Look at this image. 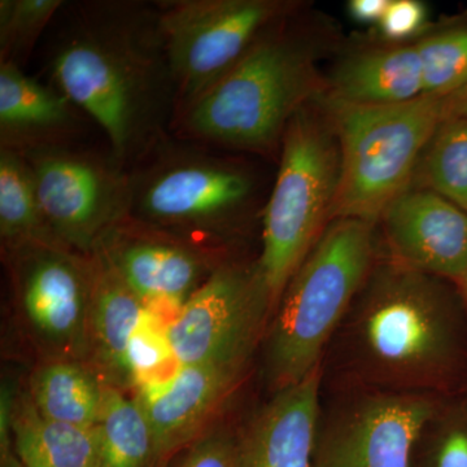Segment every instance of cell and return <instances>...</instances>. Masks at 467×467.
<instances>
[{
	"instance_id": "6da1fadb",
	"label": "cell",
	"mask_w": 467,
	"mask_h": 467,
	"mask_svg": "<svg viewBox=\"0 0 467 467\" xmlns=\"http://www.w3.org/2000/svg\"><path fill=\"white\" fill-rule=\"evenodd\" d=\"M43 76L133 167L171 134L177 91L155 2H64L41 43Z\"/></svg>"
},
{
	"instance_id": "7a4b0ae2",
	"label": "cell",
	"mask_w": 467,
	"mask_h": 467,
	"mask_svg": "<svg viewBox=\"0 0 467 467\" xmlns=\"http://www.w3.org/2000/svg\"><path fill=\"white\" fill-rule=\"evenodd\" d=\"M282 20L220 81L177 112L171 134L230 152L279 155L292 117L317 88L308 48L285 32Z\"/></svg>"
},
{
	"instance_id": "3957f363",
	"label": "cell",
	"mask_w": 467,
	"mask_h": 467,
	"mask_svg": "<svg viewBox=\"0 0 467 467\" xmlns=\"http://www.w3.org/2000/svg\"><path fill=\"white\" fill-rule=\"evenodd\" d=\"M226 152L168 134L129 169L130 216L223 254L221 242L266 205L254 171Z\"/></svg>"
},
{
	"instance_id": "277c9868",
	"label": "cell",
	"mask_w": 467,
	"mask_h": 467,
	"mask_svg": "<svg viewBox=\"0 0 467 467\" xmlns=\"http://www.w3.org/2000/svg\"><path fill=\"white\" fill-rule=\"evenodd\" d=\"M374 256L373 223H328L285 285L267 337L266 367L275 391L318 368L319 358Z\"/></svg>"
},
{
	"instance_id": "5b68a950",
	"label": "cell",
	"mask_w": 467,
	"mask_h": 467,
	"mask_svg": "<svg viewBox=\"0 0 467 467\" xmlns=\"http://www.w3.org/2000/svg\"><path fill=\"white\" fill-rule=\"evenodd\" d=\"M459 94L423 95L395 106L333 100L331 124L339 142L340 178L331 221L376 223L387 205L409 189L420 153L439 125L456 113Z\"/></svg>"
},
{
	"instance_id": "8992f818",
	"label": "cell",
	"mask_w": 467,
	"mask_h": 467,
	"mask_svg": "<svg viewBox=\"0 0 467 467\" xmlns=\"http://www.w3.org/2000/svg\"><path fill=\"white\" fill-rule=\"evenodd\" d=\"M278 161L261 221V254L254 263L273 315L285 285L331 221L340 178L333 124L303 107L285 129Z\"/></svg>"
},
{
	"instance_id": "52a82bcc",
	"label": "cell",
	"mask_w": 467,
	"mask_h": 467,
	"mask_svg": "<svg viewBox=\"0 0 467 467\" xmlns=\"http://www.w3.org/2000/svg\"><path fill=\"white\" fill-rule=\"evenodd\" d=\"M32 171L43 214L57 241L91 254L130 216V171L104 147L79 143L20 153Z\"/></svg>"
},
{
	"instance_id": "ba28073f",
	"label": "cell",
	"mask_w": 467,
	"mask_h": 467,
	"mask_svg": "<svg viewBox=\"0 0 467 467\" xmlns=\"http://www.w3.org/2000/svg\"><path fill=\"white\" fill-rule=\"evenodd\" d=\"M155 5L177 112L229 73L292 7L278 0H155Z\"/></svg>"
},
{
	"instance_id": "9c48e42d",
	"label": "cell",
	"mask_w": 467,
	"mask_h": 467,
	"mask_svg": "<svg viewBox=\"0 0 467 467\" xmlns=\"http://www.w3.org/2000/svg\"><path fill=\"white\" fill-rule=\"evenodd\" d=\"M18 317L43 361L88 364L90 254L58 244L2 248Z\"/></svg>"
},
{
	"instance_id": "30bf717a",
	"label": "cell",
	"mask_w": 467,
	"mask_h": 467,
	"mask_svg": "<svg viewBox=\"0 0 467 467\" xmlns=\"http://www.w3.org/2000/svg\"><path fill=\"white\" fill-rule=\"evenodd\" d=\"M362 344L392 374L425 377L442 364L451 327L431 275L395 263L378 273L359 316Z\"/></svg>"
},
{
	"instance_id": "8fae6325",
	"label": "cell",
	"mask_w": 467,
	"mask_h": 467,
	"mask_svg": "<svg viewBox=\"0 0 467 467\" xmlns=\"http://www.w3.org/2000/svg\"><path fill=\"white\" fill-rule=\"evenodd\" d=\"M273 315L256 265L226 261L178 309L165 330L177 365L250 356Z\"/></svg>"
},
{
	"instance_id": "7c38bea8",
	"label": "cell",
	"mask_w": 467,
	"mask_h": 467,
	"mask_svg": "<svg viewBox=\"0 0 467 467\" xmlns=\"http://www.w3.org/2000/svg\"><path fill=\"white\" fill-rule=\"evenodd\" d=\"M94 251L106 257L147 306H182L221 264L229 261L131 216L112 227Z\"/></svg>"
},
{
	"instance_id": "4fadbf2b",
	"label": "cell",
	"mask_w": 467,
	"mask_h": 467,
	"mask_svg": "<svg viewBox=\"0 0 467 467\" xmlns=\"http://www.w3.org/2000/svg\"><path fill=\"white\" fill-rule=\"evenodd\" d=\"M250 356L177 365L164 380L138 387L135 398L149 420L160 463L195 441L233 391Z\"/></svg>"
},
{
	"instance_id": "5bb4252c",
	"label": "cell",
	"mask_w": 467,
	"mask_h": 467,
	"mask_svg": "<svg viewBox=\"0 0 467 467\" xmlns=\"http://www.w3.org/2000/svg\"><path fill=\"white\" fill-rule=\"evenodd\" d=\"M432 416L434 407L422 396L365 401L326 439L316 467H410L414 447Z\"/></svg>"
},
{
	"instance_id": "9a60e30c",
	"label": "cell",
	"mask_w": 467,
	"mask_h": 467,
	"mask_svg": "<svg viewBox=\"0 0 467 467\" xmlns=\"http://www.w3.org/2000/svg\"><path fill=\"white\" fill-rule=\"evenodd\" d=\"M380 218L396 263L459 281L465 275L467 212L431 190L408 189Z\"/></svg>"
},
{
	"instance_id": "2e32d148",
	"label": "cell",
	"mask_w": 467,
	"mask_h": 467,
	"mask_svg": "<svg viewBox=\"0 0 467 467\" xmlns=\"http://www.w3.org/2000/svg\"><path fill=\"white\" fill-rule=\"evenodd\" d=\"M91 128L97 126L50 82L0 64V150L26 153L88 143Z\"/></svg>"
},
{
	"instance_id": "e0dca14e",
	"label": "cell",
	"mask_w": 467,
	"mask_h": 467,
	"mask_svg": "<svg viewBox=\"0 0 467 467\" xmlns=\"http://www.w3.org/2000/svg\"><path fill=\"white\" fill-rule=\"evenodd\" d=\"M319 368L275 391L238 438V467H316Z\"/></svg>"
},
{
	"instance_id": "ac0fdd59",
	"label": "cell",
	"mask_w": 467,
	"mask_h": 467,
	"mask_svg": "<svg viewBox=\"0 0 467 467\" xmlns=\"http://www.w3.org/2000/svg\"><path fill=\"white\" fill-rule=\"evenodd\" d=\"M92 292L88 313V365L104 383L129 389V350L147 322L144 301L117 275L99 251L90 254Z\"/></svg>"
},
{
	"instance_id": "d6986e66",
	"label": "cell",
	"mask_w": 467,
	"mask_h": 467,
	"mask_svg": "<svg viewBox=\"0 0 467 467\" xmlns=\"http://www.w3.org/2000/svg\"><path fill=\"white\" fill-rule=\"evenodd\" d=\"M423 95L416 46L364 52L348 58L334 78V100L356 106H395Z\"/></svg>"
},
{
	"instance_id": "ffe728a7",
	"label": "cell",
	"mask_w": 467,
	"mask_h": 467,
	"mask_svg": "<svg viewBox=\"0 0 467 467\" xmlns=\"http://www.w3.org/2000/svg\"><path fill=\"white\" fill-rule=\"evenodd\" d=\"M12 439L23 467H99L98 427L50 420L34 407L26 391L15 398Z\"/></svg>"
},
{
	"instance_id": "44dd1931",
	"label": "cell",
	"mask_w": 467,
	"mask_h": 467,
	"mask_svg": "<svg viewBox=\"0 0 467 467\" xmlns=\"http://www.w3.org/2000/svg\"><path fill=\"white\" fill-rule=\"evenodd\" d=\"M106 383L81 361H43L27 382V395L39 413L70 425L95 427Z\"/></svg>"
},
{
	"instance_id": "7402d4cb",
	"label": "cell",
	"mask_w": 467,
	"mask_h": 467,
	"mask_svg": "<svg viewBox=\"0 0 467 467\" xmlns=\"http://www.w3.org/2000/svg\"><path fill=\"white\" fill-rule=\"evenodd\" d=\"M99 467H160L155 436L142 405L106 383L98 420Z\"/></svg>"
},
{
	"instance_id": "603a6c76",
	"label": "cell",
	"mask_w": 467,
	"mask_h": 467,
	"mask_svg": "<svg viewBox=\"0 0 467 467\" xmlns=\"http://www.w3.org/2000/svg\"><path fill=\"white\" fill-rule=\"evenodd\" d=\"M0 243L2 248L26 243L63 245L46 221L26 159L7 150H0Z\"/></svg>"
},
{
	"instance_id": "cb8c5ba5",
	"label": "cell",
	"mask_w": 467,
	"mask_h": 467,
	"mask_svg": "<svg viewBox=\"0 0 467 467\" xmlns=\"http://www.w3.org/2000/svg\"><path fill=\"white\" fill-rule=\"evenodd\" d=\"M425 150L429 190L467 212V119L456 113L447 117Z\"/></svg>"
},
{
	"instance_id": "d4e9b609",
	"label": "cell",
	"mask_w": 467,
	"mask_h": 467,
	"mask_svg": "<svg viewBox=\"0 0 467 467\" xmlns=\"http://www.w3.org/2000/svg\"><path fill=\"white\" fill-rule=\"evenodd\" d=\"M66 0H0V64L26 70Z\"/></svg>"
},
{
	"instance_id": "484cf974",
	"label": "cell",
	"mask_w": 467,
	"mask_h": 467,
	"mask_svg": "<svg viewBox=\"0 0 467 467\" xmlns=\"http://www.w3.org/2000/svg\"><path fill=\"white\" fill-rule=\"evenodd\" d=\"M423 91L430 97H451L467 88V29L451 30L417 43Z\"/></svg>"
},
{
	"instance_id": "4316f807",
	"label": "cell",
	"mask_w": 467,
	"mask_h": 467,
	"mask_svg": "<svg viewBox=\"0 0 467 467\" xmlns=\"http://www.w3.org/2000/svg\"><path fill=\"white\" fill-rule=\"evenodd\" d=\"M178 453L171 467H238V438L223 427H209Z\"/></svg>"
},
{
	"instance_id": "83f0119b",
	"label": "cell",
	"mask_w": 467,
	"mask_h": 467,
	"mask_svg": "<svg viewBox=\"0 0 467 467\" xmlns=\"http://www.w3.org/2000/svg\"><path fill=\"white\" fill-rule=\"evenodd\" d=\"M426 21V9L416 0L389 2L380 20V29L389 39H405L413 36Z\"/></svg>"
},
{
	"instance_id": "f1b7e54d",
	"label": "cell",
	"mask_w": 467,
	"mask_h": 467,
	"mask_svg": "<svg viewBox=\"0 0 467 467\" xmlns=\"http://www.w3.org/2000/svg\"><path fill=\"white\" fill-rule=\"evenodd\" d=\"M430 467H467V430L454 427L441 436Z\"/></svg>"
},
{
	"instance_id": "f546056e",
	"label": "cell",
	"mask_w": 467,
	"mask_h": 467,
	"mask_svg": "<svg viewBox=\"0 0 467 467\" xmlns=\"http://www.w3.org/2000/svg\"><path fill=\"white\" fill-rule=\"evenodd\" d=\"M389 5V0H353L349 3V11L361 23H380Z\"/></svg>"
},
{
	"instance_id": "4dcf8cb0",
	"label": "cell",
	"mask_w": 467,
	"mask_h": 467,
	"mask_svg": "<svg viewBox=\"0 0 467 467\" xmlns=\"http://www.w3.org/2000/svg\"><path fill=\"white\" fill-rule=\"evenodd\" d=\"M456 115L465 117L467 119V88L461 91L456 103Z\"/></svg>"
},
{
	"instance_id": "1f68e13d",
	"label": "cell",
	"mask_w": 467,
	"mask_h": 467,
	"mask_svg": "<svg viewBox=\"0 0 467 467\" xmlns=\"http://www.w3.org/2000/svg\"><path fill=\"white\" fill-rule=\"evenodd\" d=\"M461 285H462L463 292H465V296L467 300V270L465 275H463L462 278L460 279Z\"/></svg>"
},
{
	"instance_id": "d6a6232c",
	"label": "cell",
	"mask_w": 467,
	"mask_h": 467,
	"mask_svg": "<svg viewBox=\"0 0 467 467\" xmlns=\"http://www.w3.org/2000/svg\"><path fill=\"white\" fill-rule=\"evenodd\" d=\"M21 467H23V466H21Z\"/></svg>"
}]
</instances>
